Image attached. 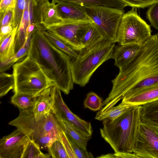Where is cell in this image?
<instances>
[{
	"instance_id": "1",
	"label": "cell",
	"mask_w": 158,
	"mask_h": 158,
	"mask_svg": "<svg viewBox=\"0 0 158 158\" xmlns=\"http://www.w3.org/2000/svg\"><path fill=\"white\" fill-rule=\"evenodd\" d=\"M112 80L111 90L103 101L98 112L102 114L114 106L124 97L158 84V39L152 35L141 45L137 54L129 63L119 68Z\"/></svg>"
},
{
	"instance_id": "2",
	"label": "cell",
	"mask_w": 158,
	"mask_h": 158,
	"mask_svg": "<svg viewBox=\"0 0 158 158\" xmlns=\"http://www.w3.org/2000/svg\"><path fill=\"white\" fill-rule=\"evenodd\" d=\"M28 55L40 65L60 91L66 94L69 93L74 83L71 71V59L54 45L39 28L32 33Z\"/></svg>"
},
{
	"instance_id": "3",
	"label": "cell",
	"mask_w": 158,
	"mask_h": 158,
	"mask_svg": "<svg viewBox=\"0 0 158 158\" xmlns=\"http://www.w3.org/2000/svg\"><path fill=\"white\" fill-rule=\"evenodd\" d=\"M141 105L130 106L113 119L102 121L101 137L114 152L133 153L140 123Z\"/></svg>"
},
{
	"instance_id": "4",
	"label": "cell",
	"mask_w": 158,
	"mask_h": 158,
	"mask_svg": "<svg viewBox=\"0 0 158 158\" xmlns=\"http://www.w3.org/2000/svg\"><path fill=\"white\" fill-rule=\"evenodd\" d=\"M115 43L104 40L89 49H84L78 57L71 60L74 83L81 87L85 86L97 69L112 58Z\"/></svg>"
},
{
	"instance_id": "5",
	"label": "cell",
	"mask_w": 158,
	"mask_h": 158,
	"mask_svg": "<svg viewBox=\"0 0 158 158\" xmlns=\"http://www.w3.org/2000/svg\"><path fill=\"white\" fill-rule=\"evenodd\" d=\"M13 69L14 93L30 94L35 97L45 89L55 85L40 65L28 55L15 63Z\"/></svg>"
},
{
	"instance_id": "6",
	"label": "cell",
	"mask_w": 158,
	"mask_h": 158,
	"mask_svg": "<svg viewBox=\"0 0 158 158\" xmlns=\"http://www.w3.org/2000/svg\"><path fill=\"white\" fill-rule=\"evenodd\" d=\"M19 109L18 116L10 122L9 124L20 130L37 144L41 138L45 135L52 132H60L63 130L52 112L37 120L32 108Z\"/></svg>"
},
{
	"instance_id": "7",
	"label": "cell",
	"mask_w": 158,
	"mask_h": 158,
	"mask_svg": "<svg viewBox=\"0 0 158 158\" xmlns=\"http://www.w3.org/2000/svg\"><path fill=\"white\" fill-rule=\"evenodd\" d=\"M150 26L138 15L137 8L132 7L124 13L118 30L116 42L119 44L141 45L152 35Z\"/></svg>"
},
{
	"instance_id": "8",
	"label": "cell",
	"mask_w": 158,
	"mask_h": 158,
	"mask_svg": "<svg viewBox=\"0 0 158 158\" xmlns=\"http://www.w3.org/2000/svg\"><path fill=\"white\" fill-rule=\"evenodd\" d=\"M86 13L96 25L104 40L116 42L118 28L124 9L103 6L85 7Z\"/></svg>"
},
{
	"instance_id": "9",
	"label": "cell",
	"mask_w": 158,
	"mask_h": 158,
	"mask_svg": "<svg viewBox=\"0 0 158 158\" xmlns=\"http://www.w3.org/2000/svg\"><path fill=\"white\" fill-rule=\"evenodd\" d=\"M93 22L91 20H64L58 24L47 26L44 29L65 43L82 51L84 48L81 39Z\"/></svg>"
},
{
	"instance_id": "10",
	"label": "cell",
	"mask_w": 158,
	"mask_h": 158,
	"mask_svg": "<svg viewBox=\"0 0 158 158\" xmlns=\"http://www.w3.org/2000/svg\"><path fill=\"white\" fill-rule=\"evenodd\" d=\"M133 153L138 158H158V126L141 121Z\"/></svg>"
},
{
	"instance_id": "11",
	"label": "cell",
	"mask_w": 158,
	"mask_h": 158,
	"mask_svg": "<svg viewBox=\"0 0 158 158\" xmlns=\"http://www.w3.org/2000/svg\"><path fill=\"white\" fill-rule=\"evenodd\" d=\"M60 91L56 85L51 112L73 125L85 136L91 137L93 130L91 123L81 119L70 110L63 99Z\"/></svg>"
},
{
	"instance_id": "12",
	"label": "cell",
	"mask_w": 158,
	"mask_h": 158,
	"mask_svg": "<svg viewBox=\"0 0 158 158\" xmlns=\"http://www.w3.org/2000/svg\"><path fill=\"white\" fill-rule=\"evenodd\" d=\"M33 23L36 24L40 29L44 28L41 24L40 6L36 5L34 0H26L21 20L16 35V53L21 48L26 40L27 27Z\"/></svg>"
},
{
	"instance_id": "13",
	"label": "cell",
	"mask_w": 158,
	"mask_h": 158,
	"mask_svg": "<svg viewBox=\"0 0 158 158\" xmlns=\"http://www.w3.org/2000/svg\"><path fill=\"white\" fill-rule=\"evenodd\" d=\"M29 139L19 129L15 130L0 139V158H21Z\"/></svg>"
},
{
	"instance_id": "14",
	"label": "cell",
	"mask_w": 158,
	"mask_h": 158,
	"mask_svg": "<svg viewBox=\"0 0 158 158\" xmlns=\"http://www.w3.org/2000/svg\"><path fill=\"white\" fill-rule=\"evenodd\" d=\"M55 86L53 85L45 89L35 97L32 111L36 119L51 112L54 102Z\"/></svg>"
},
{
	"instance_id": "15",
	"label": "cell",
	"mask_w": 158,
	"mask_h": 158,
	"mask_svg": "<svg viewBox=\"0 0 158 158\" xmlns=\"http://www.w3.org/2000/svg\"><path fill=\"white\" fill-rule=\"evenodd\" d=\"M56 7L60 16L64 20H91L86 13L85 7L65 2L57 3Z\"/></svg>"
},
{
	"instance_id": "16",
	"label": "cell",
	"mask_w": 158,
	"mask_h": 158,
	"mask_svg": "<svg viewBox=\"0 0 158 158\" xmlns=\"http://www.w3.org/2000/svg\"><path fill=\"white\" fill-rule=\"evenodd\" d=\"M140 46L134 44L115 45L112 55L114 65L119 68L129 63L135 57Z\"/></svg>"
},
{
	"instance_id": "17",
	"label": "cell",
	"mask_w": 158,
	"mask_h": 158,
	"mask_svg": "<svg viewBox=\"0 0 158 158\" xmlns=\"http://www.w3.org/2000/svg\"><path fill=\"white\" fill-rule=\"evenodd\" d=\"M158 99V84L143 89L127 97H124L121 102L130 106L142 105Z\"/></svg>"
},
{
	"instance_id": "18",
	"label": "cell",
	"mask_w": 158,
	"mask_h": 158,
	"mask_svg": "<svg viewBox=\"0 0 158 158\" xmlns=\"http://www.w3.org/2000/svg\"><path fill=\"white\" fill-rule=\"evenodd\" d=\"M40 9L41 24L44 29L45 27L58 24L64 20L59 15L56 4L52 2L46 1L40 6Z\"/></svg>"
},
{
	"instance_id": "19",
	"label": "cell",
	"mask_w": 158,
	"mask_h": 158,
	"mask_svg": "<svg viewBox=\"0 0 158 158\" xmlns=\"http://www.w3.org/2000/svg\"><path fill=\"white\" fill-rule=\"evenodd\" d=\"M54 115L61 128L67 135L81 148L84 151H87L88 142L91 137L85 136L71 124L57 116Z\"/></svg>"
},
{
	"instance_id": "20",
	"label": "cell",
	"mask_w": 158,
	"mask_h": 158,
	"mask_svg": "<svg viewBox=\"0 0 158 158\" xmlns=\"http://www.w3.org/2000/svg\"><path fill=\"white\" fill-rule=\"evenodd\" d=\"M55 3L62 2L73 3L83 7L103 6L123 9L127 5L120 0H52Z\"/></svg>"
},
{
	"instance_id": "21",
	"label": "cell",
	"mask_w": 158,
	"mask_h": 158,
	"mask_svg": "<svg viewBox=\"0 0 158 158\" xmlns=\"http://www.w3.org/2000/svg\"><path fill=\"white\" fill-rule=\"evenodd\" d=\"M18 27L0 43V61L2 62L13 56L16 53L15 40Z\"/></svg>"
},
{
	"instance_id": "22",
	"label": "cell",
	"mask_w": 158,
	"mask_h": 158,
	"mask_svg": "<svg viewBox=\"0 0 158 158\" xmlns=\"http://www.w3.org/2000/svg\"><path fill=\"white\" fill-rule=\"evenodd\" d=\"M141 120L158 126V99L141 105Z\"/></svg>"
},
{
	"instance_id": "23",
	"label": "cell",
	"mask_w": 158,
	"mask_h": 158,
	"mask_svg": "<svg viewBox=\"0 0 158 158\" xmlns=\"http://www.w3.org/2000/svg\"><path fill=\"white\" fill-rule=\"evenodd\" d=\"M42 31L46 38L54 45L66 54L71 60L76 59L80 55L83 50H80L65 43L46 30H42Z\"/></svg>"
},
{
	"instance_id": "24",
	"label": "cell",
	"mask_w": 158,
	"mask_h": 158,
	"mask_svg": "<svg viewBox=\"0 0 158 158\" xmlns=\"http://www.w3.org/2000/svg\"><path fill=\"white\" fill-rule=\"evenodd\" d=\"M32 34L27 37L23 45L14 56L5 61L0 62V73L8 69L19 59L28 55Z\"/></svg>"
},
{
	"instance_id": "25",
	"label": "cell",
	"mask_w": 158,
	"mask_h": 158,
	"mask_svg": "<svg viewBox=\"0 0 158 158\" xmlns=\"http://www.w3.org/2000/svg\"><path fill=\"white\" fill-rule=\"evenodd\" d=\"M104 40L103 36L93 23L83 36L81 43L85 49H88Z\"/></svg>"
},
{
	"instance_id": "26",
	"label": "cell",
	"mask_w": 158,
	"mask_h": 158,
	"mask_svg": "<svg viewBox=\"0 0 158 158\" xmlns=\"http://www.w3.org/2000/svg\"><path fill=\"white\" fill-rule=\"evenodd\" d=\"M14 93L10 100L12 104L19 109L33 108L35 100V97L33 95L19 92Z\"/></svg>"
},
{
	"instance_id": "27",
	"label": "cell",
	"mask_w": 158,
	"mask_h": 158,
	"mask_svg": "<svg viewBox=\"0 0 158 158\" xmlns=\"http://www.w3.org/2000/svg\"><path fill=\"white\" fill-rule=\"evenodd\" d=\"M39 146L34 141L29 139L27 141L21 158H50L49 154H44Z\"/></svg>"
},
{
	"instance_id": "28",
	"label": "cell",
	"mask_w": 158,
	"mask_h": 158,
	"mask_svg": "<svg viewBox=\"0 0 158 158\" xmlns=\"http://www.w3.org/2000/svg\"><path fill=\"white\" fill-rule=\"evenodd\" d=\"M131 106L121 102L116 106H114L105 112L101 114H96V119L102 121L106 119H115L126 111Z\"/></svg>"
},
{
	"instance_id": "29",
	"label": "cell",
	"mask_w": 158,
	"mask_h": 158,
	"mask_svg": "<svg viewBox=\"0 0 158 158\" xmlns=\"http://www.w3.org/2000/svg\"><path fill=\"white\" fill-rule=\"evenodd\" d=\"M15 81L13 74L1 72L0 73V97L6 95L14 87Z\"/></svg>"
},
{
	"instance_id": "30",
	"label": "cell",
	"mask_w": 158,
	"mask_h": 158,
	"mask_svg": "<svg viewBox=\"0 0 158 158\" xmlns=\"http://www.w3.org/2000/svg\"><path fill=\"white\" fill-rule=\"evenodd\" d=\"M103 101L102 98L96 93L90 92L87 94L84 100V107L93 111L99 110L102 107Z\"/></svg>"
},
{
	"instance_id": "31",
	"label": "cell",
	"mask_w": 158,
	"mask_h": 158,
	"mask_svg": "<svg viewBox=\"0 0 158 158\" xmlns=\"http://www.w3.org/2000/svg\"><path fill=\"white\" fill-rule=\"evenodd\" d=\"M48 154L52 158H69L67 153L60 140L54 142L47 148Z\"/></svg>"
},
{
	"instance_id": "32",
	"label": "cell",
	"mask_w": 158,
	"mask_h": 158,
	"mask_svg": "<svg viewBox=\"0 0 158 158\" xmlns=\"http://www.w3.org/2000/svg\"><path fill=\"white\" fill-rule=\"evenodd\" d=\"M146 18L150 25L158 30V2L151 5L146 12Z\"/></svg>"
},
{
	"instance_id": "33",
	"label": "cell",
	"mask_w": 158,
	"mask_h": 158,
	"mask_svg": "<svg viewBox=\"0 0 158 158\" xmlns=\"http://www.w3.org/2000/svg\"><path fill=\"white\" fill-rule=\"evenodd\" d=\"M26 0H16L14 8V24L15 27L18 28L21 20L24 9Z\"/></svg>"
},
{
	"instance_id": "34",
	"label": "cell",
	"mask_w": 158,
	"mask_h": 158,
	"mask_svg": "<svg viewBox=\"0 0 158 158\" xmlns=\"http://www.w3.org/2000/svg\"><path fill=\"white\" fill-rule=\"evenodd\" d=\"M127 6L136 8H143L149 7L157 0H120Z\"/></svg>"
},
{
	"instance_id": "35",
	"label": "cell",
	"mask_w": 158,
	"mask_h": 158,
	"mask_svg": "<svg viewBox=\"0 0 158 158\" xmlns=\"http://www.w3.org/2000/svg\"><path fill=\"white\" fill-rule=\"evenodd\" d=\"M14 8L8 9L0 13V27L14 23Z\"/></svg>"
},
{
	"instance_id": "36",
	"label": "cell",
	"mask_w": 158,
	"mask_h": 158,
	"mask_svg": "<svg viewBox=\"0 0 158 158\" xmlns=\"http://www.w3.org/2000/svg\"><path fill=\"white\" fill-rule=\"evenodd\" d=\"M67 136L77 158H94L93 154L91 153L87 152V151H85L82 149L72 139L68 136Z\"/></svg>"
},
{
	"instance_id": "37",
	"label": "cell",
	"mask_w": 158,
	"mask_h": 158,
	"mask_svg": "<svg viewBox=\"0 0 158 158\" xmlns=\"http://www.w3.org/2000/svg\"><path fill=\"white\" fill-rule=\"evenodd\" d=\"M60 140L65 148L69 158H77L68 136L63 130L60 133Z\"/></svg>"
},
{
	"instance_id": "38",
	"label": "cell",
	"mask_w": 158,
	"mask_h": 158,
	"mask_svg": "<svg viewBox=\"0 0 158 158\" xmlns=\"http://www.w3.org/2000/svg\"><path fill=\"white\" fill-rule=\"evenodd\" d=\"M0 32V43L14 30L15 27L14 23L2 27Z\"/></svg>"
},
{
	"instance_id": "39",
	"label": "cell",
	"mask_w": 158,
	"mask_h": 158,
	"mask_svg": "<svg viewBox=\"0 0 158 158\" xmlns=\"http://www.w3.org/2000/svg\"><path fill=\"white\" fill-rule=\"evenodd\" d=\"M16 0H0V13L8 9L14 8Z\"/></svg>"
},
{
	"instance_id": "40",
	"label": "cell",
	"mask_w": 158,
	"mask_h": 158,
	"mask_svg": "<svg viewBox=\"0 0 158 158\" xmlns=\"http://www.w3.org/2000/svg\"><path fill=\"white\" fill-rule=\"evenodd\" d=\"M114 158H138L133 153L114 152Z\"/></svg>"
},
{
	"instance_id": "41",
	"label": "cell",
	"mask_w": 158,
	"mask_h": 158,
	"mask_svg": "<svg viewBox=\"0 0 158 158\" xmlns=\"http://www.w3.org/2000/svg\"><path fill=\"white\" fill-rule=\"evenodd\" d=\"M97 158H114V156L113 154L108 153L105 155H102L100 156L97 157Z\"/></svg>"
},
{
	"instance_id": "42",
	"label": "cell",
	"mask_w": 158,
	"mask_h": 158,
	"mask_svg": "<svg viewBox=\"0 0 158 158\" xmlns=\"http://www.w3.org/2000/svg\"><path fill=\"white\" fill-rule=\"evenodd\" d=\"M35 2H41L45 0H34Z\"/></svg>"
},
{
	"instance_id": "43",
	"label": "cell",
	"mask_w": 158,
	"mask_h": 158,
	"mask_svg": "<svg viewBox=\"0 0 158 158\" xmlns=\"http://www.w3.org/2000/svg\"><path fill=\"white\" fill-rule=\"evenodd\" d=\"M156 35H157V38H158V33H157L156 34Z\"/></svg>"
},
{
	"instance_id": "44",
	"label": "cell",
	"mask_w": 158,
	"mask_h": 158,
	"mask_svg": "<svg viewBox=\"0 0 158 158\" xmlns=\"http://www.w3.org/2000/svg\"><path fill=\"white\" fill-rule=\"evenodd\" d=\"M156 2H158V0H157Z\"/></svg>"
}]
</instances>
